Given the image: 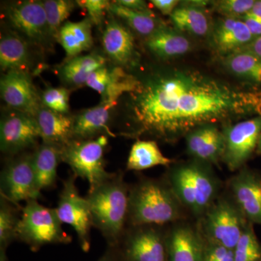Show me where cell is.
Wrapping results in <instances>:
<instances>
[{
    "instance_id": "1",
    "label": "cell",
    "mask_w": 261,
    "mask_h": 261,
    "mask_svg": "<svg viewBox=\"0 0 261 261\" xmlns=\"http://www.w3.org/2000/svg\"><path fill=\"white\" fill-rule=\"evenodd\" d=\"M128 94L127 137L172 141L211 123L261 114V90L190 70L156 73Z\"/></svg>"
},
{
    "instance_id": "2",
    "label": "cell",
    "mask_w": 261,
    "mask_h": 261,
    "mask_svg": "<svg viewBox=\"0 0 261 261\" xmlns=\"http://www.w3.org/2000/svg\"><path fill=\"white\" fill-rule=\"evenodd\" d=\"M129 190L123 175L115 173L112 178L86 196L93 227L102 233L108 246H118L124 235Z\"/></svg>"
},
{
    "instance_id": "3",
    "label": "cell",
    "mask_w": 261,
    "mask_h": 261,
    "mask_svg": "<svg viewBox=\"0 0 261 261\" xmlns=\"http://www.w3.org/2000/svg\"><path fill=\"white\" fill-rule=\"evenodd\" d=\"M179 216V200L167 185L143 179L130 188L128 221L130 226H161L176 221Z\"/></svg>"
},
{
    "instance_id": "4",
    "label": "cell",
    "mask_w": 261,
    "mask_h": 261,
    "mask_svg": "<svg viewBox=\"0 0 261 261\" xmlns=\"http://www.w3.org/2000/svg\"><path fill=\"white\" fill-rule=\"evenodd\" d=\"M20 214L17 241L25 243L32 251L45 245H67L71 242V237L63 230L56 208L32 200L25 202Z\"/></svg>"
},
{
    "instance_id": "5",
    "label": "cell",
    "mask_w": 261,
    "mask_h": 261,
    "mask_svg": "<svg viewBox=\"0 0 261 261\" xmlns=\"http://www.w3.org/2000/svg\"><path fill=\"white\" fill-rule=\"evenodd\" d=\"M170 187L180 203L197 216L205 214L216 200L219 185L207 168L200 165H184L169 176Z\"/></svg>"
},
{
    "instance_id": "6",
    "label": "cell",
    "mask_w": 261,
    "mask_h": 261,
    "mask_svg": "<svg viewBox=\"0 0 261 261\" xmlns=\"http://www.w3.org/2000/svg\"><path fill=\"white\" fill-rule=\"evenodd\" d=\"M108 136L93 140H72L61 149L62 162L69 166L75 177L86 180L89 192L100 186L114 176L106 168L104 154Z\"/></svg>"
},
{
    "instance_id": "7",
    "label": "cell",
    "mask_w": 261,
    "mask_h": 261,
    "mask_svg": "<svg viewBox=\"0 0 261 261\" xmlns=\"http://www.w3.org/2000/svg\"><path fill=\"white\" fill-rule=\"evenodd\" d=\"M75 178L74 175H72L63 181L56 210L61 222L74 229L81 248L87 252L91 247L93 221L88 201L80 195L75 185Z\"/></svg>"
},
{
    "instance_id": "8",
    "label": "cell",
    "mask_w": 261,
    "mask_h": 261,
    "mask_svg": "<svg viewBox=\"0 0 261 261\" xmlns=\"http://www.w3.org/2000/svg\"><path fill=\"white\" fill-rule=\"evenodd\" d=\"M246 220L234 202L226 199L216 201L205 213L207 242L233 250L247 226Z\"/></svg>"
},
{
    "instance_id": "9",
    "label": "cell",
    "mask_w": 261,
    "mask_h": 261,
    "mask_svg": "<svg viewBox=\"0 0 261 261\" xmlns=\"http://www.w3.org/2000/svg\"><path fill=\"white\" fill-rule=\"evenodd\" d=\"M0 181L2 197L15 205L19 206L23 201L39 200L42 196L36 182L33 152L11 157L2 171Z\"/></svg>"
},
{
    "instance_id": "10",
    "label": "cell",
    "mask_w": 261,
    "mask_h": 261,
    "mask_svg": "<svg viewBox=\"0 0 261 261\" xmlns=\"http://www.w3.org/2000/svg\"><path fill=\"white\" fill-rule=\"evenodd\" d=\"M118 245L121 261H168L166 238L154 226H132Z\"/></svg>"
},
{
    "instance_id": "11",
    "label": "cell",
    "mask_w": 261,
    "mask_h": 261,
    "mask_svg": "<svg viewBox=\"0 0 261 261\" xmlns=\"http://www.w3.org/2000/svg\"><path fill=\"white\" fill-rule=\"evenodd\" d=\"M40 130L35 117L13 111L5 115L0 123V148L13 157L37 146Z\"/></svg>"
},
{
    "instance_id": "12",
    "label": "cell",
    "mask_w": 261,
    "mask_h": 261,
    "mask_svg": "<svg viewBox=\"0 0 261 261\" xmlns=\"http://www.w3.org/2000/svg\"><path fill=\"white\" fill-rule=\"evenodd\" d=\"M261 136V116L230 126L224 135L222 159L228 169L242 167L258 145Z\"/></svg>"
},
{
    "instance_id": "13",
    "label": "cell",
    "mask_w": 261,
    "mask_h": 261,
    "mask_svg": "<svg viewBox=\"0 0 261 261\" xmlns=\"http://www.w3.org/2000/svg\"><path fill=\"white\" fill-rule=\"evenodd\" d=\"M2 99L13 111L35 117L42 107L39 95L28 72L10 70L0 81Z\"/></svg>"
},
{
    "instance_id": "14",
    "label": "cell",
    "mask_w": 261,
    "mask_h": 261,
    "mask_svg": "<svg viewBox=\"0 0 261 261\" xmlns=\"http://www.w3.org/2000/svg\"><path fill=\"white\" fill-rule=\"evenodd\" d=\"M10 25L31 42L40 44L50 34L43 3L24 1L11 5L7 10Z\"/></svg>"
},
{
    "instance_id": "15",
    "label": "cell",
    "mask_w": 261,
    "mask_h": 261,
    "mask_svg": "<svg viewBox=\"0 0 261 261\" xmlns=\"http://www.w3.org/2000/svg\"><path fill=\"white\" fill-rule=\"evenodd\" d=\"M234 203L250 222L261 225V176L243 170L230 181Z\"/></svg>"
},
{
    "instance_id": "16",
    "label": "cell",
    "mask_w": 261,
    "mask_h": 261,
    "mask_svg": "<svg viewBox=\"0 0 261 261\" xmlns=\"http://www.w3.org/2000/svg\"><path fill=\"white\" fill-rule=\"evenodd\" d=\"M166 243L168 261H203L205 241L190 226L173 228Z\"/></svg>"
},
{
    "instance_id": "17",
    "label": "cell",
    "mask_w": 261,
    "mask_h": 261,
    "mask_svg": "<svg viewBox=\"0 0 261 261\" xmlns=\"http://www.w3.org/2000/svg\"><path fill=\"white\" fill-rule=\"evenodd\" d=\"M114 105L100 102L73 118L72 140H93L101 136H113L110 129L111 111Z\"/></svg>"
},
{
    "instance_id": "18",
    "label": "cell",
    "mask_w": 261,
    "mask_h": 261,
    "mask_svg": "<svg viewBox=\"0 0 261 261\" xmlns=\"http://www.w3.org/2000/svg\"><path fill=\"white\" fill-rule=\"evenodd\" d=\"M102 46L108 56L117 65L129 64L137 54L132 33L116 20H111L106 25L102 34Z\"/></svg>"
},
{
    "instance_id": "19",
    "label": "cell",
    "mask_w": 261,
    "mask_h": 261,
    "mask_svg": "<svg viewBox=\"0 0 261 261\" xmlns=\"http://www.w3.org/2000/svg\"><path fill=\"white\" fill-rule=\"evenodd\" d=\"M36 118L43 144L62 149L72 141L73 118L42 106Z\"/></svg>"
},
{
    "instance_id": "20",
    "label": "cell",
    "mask_w": 261,
    "mask_h": 261,
    "mask_svg": "<svg viewBox=\"0 0 261 261\" xmlns=\"http://www.w3.org/2000/svg\"><path fill=\"white\" fill-rule=\"evenodd\" d=\"M187 142L189 152L196 159L211 163L222 159L224 137L216 127L205 126L192 130Z\"/></svg>"
},
{
    "instance_id": "21",
    "label": "cell",
    "mask_w": 261,
    "mask_h": 261,
    "mask_svg": "<svg viewBox=\"0 0 261 261\" xmlns=\"http://www.w3.org/2000/svg\"><path fill=\"white\" fill-rule=\"evenodd\" d=\"M255 39L243 20L226 18L215 29L213 42L216 50L231 54L243 49Z\"/></svg>"
},
{
    "instance_id": "22",
    "label": "cell",
    "mask_w": 261,
    "mask_h": 261,
    "mask_svg": "<svg viewBox=\"0 0 261 261\" xmlns=\"http://www.w3.org/2000/svg\"><path fill=\"white\" fill-rule=\"evenodd\" d=\"M139 82L136 77L126 73L121 67H105L101 73L98 93L102 97V102L116 106L121 96L129 94L137 88Z\"/></svg>"
},
{
    "instance_id": "23",
    "label": "cell",
    "mask_w": 261,
    "mask_h": 261,
    "mask_svg": "<svg viewBox=\"0 0 261 261\" xmlns=\"http://www.w3.org/2000/svg\"><path fill=\"white\" fill-rule=\"evenodd\" d=\"M61 149L42 144L33 152V165L39 192L55 187L58 178V167L61 161Z\"/></svg>"
},
{
    "instance_id": "24",
    "label": "cell",
    "mask_w": 261,
    "mask_h": 261,
    "mask_svg": "<svg viewBox=\"0 0 261 261\" xmlns=\"http://www.w3.org/2000/svg\"><path fill=\"white\" fill-rule=\"evenodd\" d=\"M92 24L86 18L80 22H66L62 25L58 38L67 57L72 59L92 47Z\"/></svg>"
},
{
    "instance_id": "25",
    "label": "cell",
    "mask_w": 261,
    "mask_h": 261,
    "mask_svg": "<svg viewBox=\"0 0 261 261\" xmlns=\"http://www.w3.org/2000/svg\"><path fill=\"white\" fill-rule=\"evenodd\" d=\"M30 61L28 45L23 39L8 34L0 41V66L4 71L20 70L27 72Z\"/></svg>"
},
{
    "instance_id": "26",
    "label": "cell",
    "mask_w": 261,
    "mask_h": 261,
    "mask_svg": "<svg viewBox=\"0 0 261 261\" xmlns=\"http://www.w3.org/2000/svg\"><path fill=\"white\" fill-rule=\"evenodd\" d=\"M146 44L149 50L163 58L181 56L190 49L186 37L161 27L148 37Z\"/></svg>"
},
{
    "instance_id": "27",
    "label": "cell",
    "mask_w": 261,
    "mask_h": 261,
    "mask_svg": "<svg viewBox=\"0 0 261 261\" xmlns=\"http://www.w3.org/2000/svg\"><path fill=\"white\" fill-rule=\"evenodd\" d=\"M172 160L163 155L159 145L152 140H138L130 149L127 169L142 171L158 166H168Z\"/></svg>"
},
{
    "instance_id": "28",
    "label": "cell",
    "mask_w": 261,
    "mask_h": 261,
    "mask_svg": "<svg viewBox=\"0 0 261 261\" xmlns=\"http://www.w3.org/2000/svg\"><path fill=\"white\" fill-rule=\"evenodd\" d=\"M106 62L102 56L97 54L75 57L62 67V79L70 85H85L93 72L106 66Z\"/></svg>"
},
{
    "instance_id": "29",
    "label": "cell",
    "mask_w": 261,
    "mask_h": 261,
    "mask_svg": "<svg viewBox=\"0 0 261 261\" xmlns=\"http://www.w3.org/2000/svg\"><path fill=\"white\" fill-rule=\"evenodd\" d=\"M226 68L240 78L261 83V58L248 51L238 50L224 58Z\"/></svg>"
},
{
    "instance_id": "30",
    "label": "cell",
    "mask_w": 261,
    "mask_h": 261,
    "mask_svg": "<svg viewBox=\"0 0 261 261\" xmlns=\"http://www.w3.org/2000/svg\"><path fill=\"white\" fill-rule=\"evenodd\" d=\"M173 24L179 30L197 36H204L208 32L209 23L204 12L196 7L176 8L171 15Z\"/></svg>"
},
{
    "instance_id": "31",
    "label": "cell",
    "mask_w": 261,
    "mask_h": 261,
    "mask_svg": "<svg viewBox=\"0 0 261 261\" xmlns=\"http://www.w3.org/2000/svg\"><path fill=\"white\" fill-rule=\"evenodd\" d=\"M109 10L113 15L124 20L128 27L141 35L149 37L160 28L150 11L128 9L115 2L111 3Z\"/></svg>"
},
{
    "instance_id": "32",
    "label": "cell",
    "mask_w": 261,
    "mask_h": 261,
    "mask_svg": "<svg viewBox=\"0 0 261 261\" xmlns=\"http://www.w3.org/2000/svg\"><path fill=\"white\" fill-rule=\"evenodd\" d=\"M19 206L0 196V250H7L17 241V231L20 216Z\"/></svg>"
},
{
    "instance_id": "33",
    "label": "cell",
    "mask_w": 261,
    "mask_h": 261,
    "mask_svg": "<svg viewBox=\"0 0 261 261\" xmlns=\"http://www.w3.org/2000/svg\"><path fill=\"white\" fill-rule=\"evenodd\" d=\"M50 34L58 35L62 24L69 17L75 3L68 0H47L43 3Z\"/></svg>"
},
{
    "instance_id": "34",
    "label": "cell",
    "mask_w": 261,
    "mask_h": 261,
    "mask_svg": "<svg viewBox=\"0 0 261 261\" xmlns=\"http://www.w3.org/2000/svg\"><path fill=\"white\" fill-rule=\"evenodd\" d=\"M233 251L235 261H261V245L251 225L247 224Z\"/></svg>"
},
{
    "instance_id": "35",
    "label": "cell",
    "mask_w": 261,
    "mask_h": 261,
    "mask_svg": "<svg viewBox=\"0 0 261 261\" xmlns=\"http://www.w3.org/2000/svg\"><path fill=\"white\" fill-rule=\"evenodd\" d=\"M69 91L63 87H50L43 92V106L55 112L66 114L69 112Z\"/></svg>"
},
{
    "instance_id": "36",
    "label": "cell",
    "mask_w": 261,
    "mask_h": 261,
    "mask_svg": "<svg viewBox=\"0 0 261 261\" xmlns=\"http://www.w3.org/2000/svg\"><path fill=\"white\" fill-rule=\"evenodd\" d=\"M255 3L254 0H223L216 3V8L221 14L227 15L228 18H237L250 13Z\"/></svg>"
},
{
    "instance_id": "37",
    "label": "cell",
    "mask_w": 261,
    "mask_h": 261,
    "mask_svg": "<svg viewBox=\"0 0 261 261\" xmlns=\"http://www.w3.org/2000/svg\"><path fill=\"white\" fill-rule=\"evenodd\" d=\"M76 3L81 8L87 10L88 18L95 25L101 23L106 11L109 10L111 4L107 0H81L76 1Z\"/></svg>"
},
{
    "instance_id": "38",
    "label": "cell",
    "mask_w": 261,
    "mask_h": 261,
    "mask_svg": "<svg viewBox=\"0 0 261 261\" xmlns=\"http://www.w3.org/2000/svg\"><path fill=\"white\" fill-rule=\"evenodd\" d=\"M203 261H235L233 250L205 241Z\"/></svg>"
},
{
    "instance_id": "39",
    "label": "cell",
    "mask_w": 261,
    "mask_h": 261,
    "mask_svg": "<svg viewBox=\"0 0 261 261\" xmlns=\"http://www.w3.org/2000/svg\"><path fill=\"white\" fill-rule=\"evenodd\" d=\"M244 23L251 32L253 37L257 38L261 36V18L252 13H248L243 17Z\"/></svg>"
},
{
    "instance_id": "40",
    "label": "cell",
    "mask_w": 261,
    "mask_h": 261,
    "mask_svg": "<svg viewBox=\"0 0 261 261\" xmlns=\"http://www.w3.org/2000/svg\"><path fill=\"white\" fill-rule=\"evenodd\" d=\"M152 5L163 13V15H171L175 10L178 2L176 0H152Z\"/></svg>"
},
{
    "instance_id": "41",
    "label": "cell",
    "mask_w": 261,
    "mask_h": 261,
    "mask_svg": "<svg viewBox=\"0 0 261 261\" xmlns=\"http://www.w3.org/2000/svg\"><path fill=\"white\" fill-rule=\"evenodd\" d=\"M114 2L117 4L122 5L128 9L138 11H150L147 8L145 2L141 0H118Z\"/></svg>"
},
{
    "instance_id": "42",
    "label": "cell",
    "mask_w": 261,
    "mask_h": 261,
    "mask_svg": "<svg viewBox=\"0 0 261 261\" xmlns=\"http://www.w3.org/2000/svg\"><path fill=\"white\" fill-rule=\"evenodd\" d=\"M97 261H121L118 247L108 246L106 251Z\"/></svg>"
},
{
    "instance_id": "43",
    "label": "cell",
    "mask_w": 261,
    "mask_h": 261,
    "mask_svg": "<svg viewBox=\"0 0 261 261\" xmlns=\"http://www.w3.org/2000/svg\"><path fill=\"white\" fill-rule=\"evenodd\" d=\"M240 50L248 51L261 58V36L255 38L252 42H250V44H247V46H245L243 49H240Z\"/></svg>"
},
{
    "instance_id": "44",
    "label": "cell",
    "mask_w": 261,
    "mask_h": 261,
    "mask_svg": "<svg viewBox=\"0 0 261 261\" xmlns=\"http://www.w3.org/2000/svg\"><path fill=\"white\" fill-rule=\"evenodd\" d=\"M250 13H253V14L256 15L261 18V0L260 1H255V5H254Z\"/></svg>"
},
{
    "instance_id": "45",
    "label": "cell",
    "mask_w": 261,
    "mask_h": 261,
    "mask_svg": "<svg viewBox=\"0 0 261 261\" xmlns=\"http://www.w3.org/2000/svg\"><path fill=\"white\" fill-rule=\"evenodd\" d=\"M0 261H9L7 256L6 250H0Z\"/></svg>"
},
{
    "instance_id": "46",
    "label": "cell",
    "mask_w": 261,
    "mask_h": 261,
    "mask_svg": "<svg viewBox=\"0 0 261 261\" xmlns=\"http://www.w3.org/2000/svg\"><path fill=\"white\" fill-rule=\"evenodd\" d=\"M258 145V150L261 152V136L260 137V140H259L258 145Z\"/></svg>"
}]
</instances>
